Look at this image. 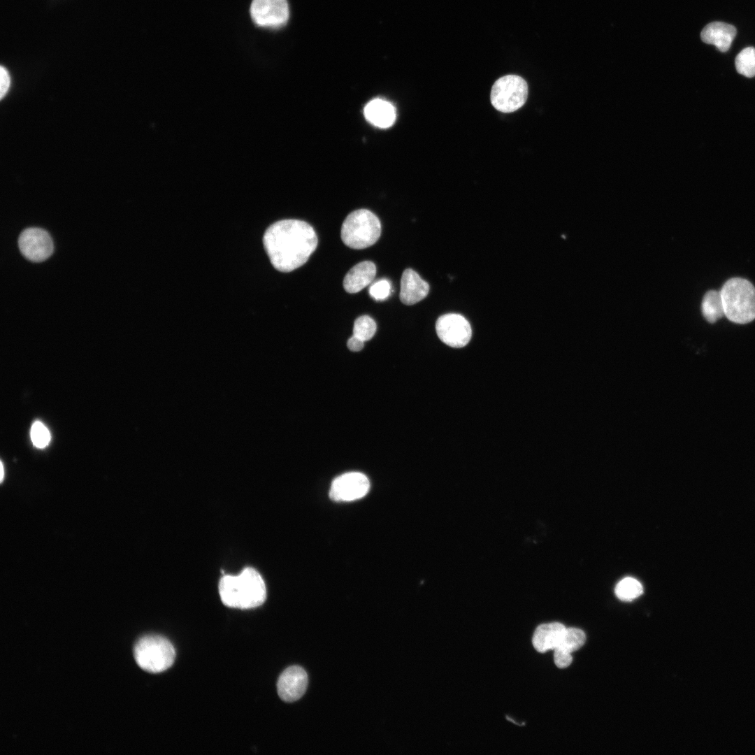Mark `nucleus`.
I'll use <instances>...</instances> for the list:
<instances>
[{"mask_svg": "<svg viewBox=\"0 0 755 755\" xmlns=\"http://www.w3.org/2000/svg\"><path fill=\"white\" fill-rule=\"evenodd\" d=\"M317 236L307 222L283 220L265 231L263 243L273 267L281 272L292 271L303 265L317 246Z\"/></svg>", "mask_w": 755, "mask_h": 755, "instance_id": "f257e3e1", "label": "nucleus"}, {"mask_svg": "<svg viewBox=\"0 0 755 755\" xmlns=\"http://www.w3.org/2000/svg\"><path fill=\"white\" fill-rule=\"evenodd\" d=\"M222 603L230 607L250 609L264 603L266 589L261 575L254 568H245L237 575H224L219 583Z\"/></svg>", "mask_w": 755, "mask_h": 755, "instance_id": "f03ea898", "label": "nucleus"}, {"mask_svg": "<svg viewBox=\"0 0 755 755\" xmlns=\"http://www.w3.org/2000/svg\"><path fill=\"white\" fill-rule=\"evenodd\" d=\"M720 294L728 319L744 324L755 319V287L749 280L731 278L724 284Z\"/></svg>", "mask_w": 755, "mask_h": 755, "instance_id": "7ed1b4c3", "label": "nucleus"}, {"mask_svg": "<svg viewBox=\"0 0 755 755\" xmlns=\"http://www.w3.org/2000/svg\"><path fill=\"white\" fill-rule=\"evenodd\" d=\"M381 234V224L378 217L366 209L350 213L345 219L340 237L347 247L361 250L375 244Z\"/></svg>", "mask_w": 755, "mask_h": 755, "instance_id": "20e7f679", "label": "nucleus"}, {"mask_svg": "<svg viewBox=\"0 0 755 755\" xmlns=\"http://www.w3.org/2000/svg\"><path fill=\"white\" fill-rule=\"evenodd\" d=\"M134 656L141 668L151 673H158L173 664L175 651L172 643L165 637L147 635L136 642Z\"/></svg>", "mask_w": 755, "mask_h": 755, "instance_id": "39448f33", "label": "nucleus"}, {"mask_svg": "<svg viewBox=\"0 0 755 755\" xmlns=\"http://www.w3.org/2000/svg\"><path fill=\"white\" fill-rule=\"evenodd\" d=\"M527 96L528 85L525 80L517 75H506L494 83L490 99L497 110L512 113L524 106Z\"/></svg>", "mask_w": 755, "mask_h": 755, "instance_id": "423d86ee", "label": "nucleus"}, {"mask_svg": "<svg viewBox=\"0 0 755 755\" xmlns=\"http://www.w3.org/2000/svg\"><path fill=\"white\" fill-rule=\"evenodd\" d=\"M249 15L253 24L261 29L275 30L285 26L289 18L287 0H252Z\"/></svg>", "mask_w": 755, "mask_h": 755, "instance_id": "0eeeda50", "label": "nucleus"}, {"mask_svg": "<svg viewBox=\"0 0 755 755\" xmlns=\"http://www.w3.org/2000/svg\"><path fill=\"white\" fill-rule=\"evenodd\" d=\"M436 329L441 341L452 347H464L471 338L470 324L459 314L448 313L440 316L436 321Z\"/></svg>", "mask_w": 755, "mask_h": 755, "instance_id": "6e6552de", "label": "nucleus"}, {"mask_svg": "<svg viewBox=\"0 0 755 755\" xmlns=\"http://www.w3.org/2000/svg\"><path fill=\"white\" fill-rule=\"evenodd\" d=\"M19 249L27 259L41 262L53 252L54 245L50 234L45 230L31 227L24 230L18 238Z\"/></svg>", "mask_w": 755, "mask_h": 755, "instance_id": "1a4fd4ad", "label": "nucleus"}, {"mask_svg": "<svg viewBox=\"0 0 755 755\" xmlns=\"http://www.w3.org/2000/svg\"><path fill=\"white\" fill-rule=\"evenodd\" d=\"M368 477L359 472H350L337 477L331 483L330 498L335 501H351L364 496L368 491Z\"/></svg>", "mask_w": 755, "mask_h": 755, "instance_id": "9d476101", "label": "nucleus"}, {"mask_svg": "<svg viewBox=\"0 0 755 755\" xmlns=\"http://www.w3.org/2000/svg\"><path fill=\"white\" fill-rule=\"evenodd\" d=\"M308 676L305 670L298 666L287 668L280 675L277 690L280 698L285 702H294L305 693Z\"/></svg>", "mask_w": 755, "mask_h": 755, "instance_id": "9b49d317", "label": "nucleus"}, {"mask_svg": "<svg viewBox=\"0 0 755 755\" xmlns=\"http://www.w3.org/2000/svg\"><path fill=\"white\" fill-rule=\"evenodd\" d=\"M586 635L579 628H566L558 646L554 651V661L559 668H565L573 661L571 654L580 649L584 644Z\"/></svg>", "mask_w": 755, "mask_h": 755, "instance_id": "f8f14e48", "label": "nucleus"}, {"mask_svg": "<svg viewBox=\"0 0 755 755\" xmlns=\"http://www.w3.org/2000/svg\"><path fill=\"white\" fill-rule=\"evenodd\" d=\"M429 285L411 268L405 269L401 279V301L407 305L423 300L429 294Z\"/></svg>", "mask_w": 755, "mask_h": 755, "instance_id": "ddd939ff", "label": "nucleus"}, {"mask_svg": "<svg viewBox=\"0 0 755 755\" xmlns=\"http://www.w3.org/2000/svg\"><path fill=\"white\" fill-rule=\"evenodd\" d=\"M737 34L736 28L723 22H712L707 24L701 31V40L707 43L715 45L722 52L729 50Z\"/></svg>", "mask_w": 755, "mask_h": 755, "instance_id": "4468645a", "label": "nucleus"}, {"mask_svg": "<svg viewBox=\"0 0 755 755\" xmlns=\"http://www.w3.org/2000/svg\"><path fill=\"white\" fill-rule=\"evenodd\" d=\"M566 627L559 622H550L539 625L534 631L532 644L540 653L554 650L559 644Z\"/></svg>", "mask_w": 755, "mask_h": 755, "instance_id": "2eb2a0df", "label": "nucleus"}, {"mask_svg": "<svg viewBox=\"0 0 755 755\" xmlns=\"http://www.w3.org/2000/svg\"><path fill=\"white\" fill-rule=\"evenodd\" d=\"M376 274V266L370 261H364L354 266L343 280L345 290L350 294L360 292L371 284Z\"/></svg>", "mask_w": 755, "mask_h": 755, "instance_id": "dca6fc26", "label": "nucleus"}, {"mask_svg": "<svg viewBox=\"0 0 755 755\" xmlns=\"http://www.w3.org/2000/svg\"><path fill=\"white\" fill-rule=\"evenodd\" d=\"M364 114L368 122L380 128L390 127L396 117L394 106L382 99L369 101L364 107Z\"/></svg>", "mask_w": 755, "mask_h": 755, "instance_id": "f3484780", "label": "nucleus"}, {"mask_svg": "<svg viewBox=\"0 0 755 755\" xmlns=\"http://www.w3.org/2000/svg\"><path fill=\"white\" fill-rule=\"evenodd\" d=\"M701 311L710 323H714L724 316L720 291L710 290L705 293L701 303Z\"/></svg>", "mask_w": 755, "mask_h": 755, "instance_id": "a211bd4d", "label": "nucleus"}, {"mask_svg": "<svg viewBox=\"0 0 755 755\" xmlns=\"http://www.w3.org/2000/svg\"><path fill=\"white\" fill-rule=\"evenodd\" d=\"M643 592L641 583L636 579L628 577L619 581L615 587L617 598L624 601H631Z\"/></svg>", "mask_w": 755, "mask_h": 755, "instance_id": "6ab92c4d", "label": "nucleus"}, {"mask_svg": "<svg viewBox=\"0 0 755 755\" xmlns=\"http://www.w3.org/2000/svg\"><path fill=\"white\" fill-rule=\"evenodd\" d=\"M735 64L738 73L747 78L755 76V48L742 49L736 56Z\"/></svg>", "mask_w": 755, "mask_h": 755, "instance_id": "aec40b11", "label": "nucleus"}, {"mask_svg": "<svg viewBox=\"0 0 755 755\" xmlns=\"http://www.w3.org/2000/svg\"><path fill=\"white\" fill-rule=\"evenodd\" d=\"M377 329L376 323L368 315H362L358 317L354 324L353 335L363 340L364 342L371 339Z\"/></svg>", "mask_w": 755, "mask_h": 755, "instance_id": "412c9836", "label": "nucleus"}, {"mask_svg": "<svg viewBox=\"0 0 755 755\" xmlns=\"http://www.w3.org/2000/svg\"><path fill=\"white\" fill-rule=\"evenodd\" d=\"M31 439L38 448L46 447L50 440V434L46 426L41 422L36 421L31 429Z\"/></svg>", "mask_w": 755, "mask_h": 755, "instance_id": "4be33fe9", "label": "nucleus"}, {"mask_svg": "<svg viewBox=\"0 0 755 755\" xmlns=\"http://www.w3.org/2000/svg\"><path fill=\"white\" fill-rule=\"evenodd\" d=\"M391 284L386 279L376 281L369 288V294L376 301L386 299L390 294Z\"/></svg>", "mask_w": 755, "mask_h": 755, "instance_id": "5701e85b", "label": "nucleus"}, {"mask_svg": "<svg viewBox=\"0 0 755 755\" xmlns=\"http://www.w3.org/2000/svg\"><path fill=\"white\" fill-rule=\"evenodd\" d=\"M0 80H1V81H0L1 82L0 96H1V98L2 99L5 96V94L7 93V92H8V89H9L10 82L8 72L7 69L6 68H4L3 66H1Z\"/></svg>", "mask_w": 755, "mask_h": 755, "instance_id": "b1692460", "label": "nucleus"}, {"mask_svg": "<svg viewBox=\"0 0 755 755\" xmlns=\"http://www.w3.org/2000/svg\"><path fill=\"white\" fill-rule=\"evenodd\" d=\"M347 347L352 352H359L361 350L364 345V341L357 336L353 335L349 338L347 343Z\"/></svg>", "mask_w": 755, "mask_h": 755, "instance_id": "393cba45", "label": "nucleus"}, {"mask_svg": "<svg viewBox=\"0 0 755 755\" xmlns=\"http://www.w3.org/2000/svg\"><path fill=\"white\" fill-rule=\"evenodd\" d=\"M3 476H4V473H3V463H2V462H1V474H0V477H1V482H3Z\"/></svg>", "mask_w": 755, "mask_h": 755, "instance_id": "a878e982", "label": "nucleus"}]
</instances>
